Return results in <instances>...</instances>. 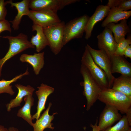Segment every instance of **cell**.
<instances>
[{
	"label": "cell",
	"instance_id": "16",
	"mask_svg": "<svg viewBox=\"0 0 131 131\" xmlns=\"http://www.w3.org/2000/svg\"><path fill=\"white\" fill-rule=\"evenodd\" d=\"M44 52L34 53L33 55L24 54L20 56V60L22 62H26L30 64L35 74L38 75L44 64Z\"/></svg>",
	"mask_w": 131,
	"mask_h": 131
},
{
	"label": "cell",
	"instance_id": "14",
	"mask_svg": "<svg viewBox=\"0 0 131 131\" xmlns=\"http://www.w3.org/2000/svg\"><path fill=\"white\" fill-rule=\"evenodd\" d=\"M111 72L120 73L122 75L131 77V64L124 56L113 55L110 57Z\"/></svg>",
	"mask_w": 131,
	"mask_h": 131
},
{
	"label": "cell",
	"instance_id": "30",
	"mask_svg": "<svg viewBox=\"0 0 131 131\" xmlns=\"http://www.w3.org/2000/svg\"><path fill=\"white\" fill-rule=\"evenodd\" d=\"M123 56L126 57H128L131 59V45H129L125 49Z\"/></svg>",
	"mask_w": 131,
	"mask_h": 131
},
{
	"label": "cell",
	"instance_id": "15",
	"mask_svg": "<svg viewBox=\"0 0 131 131\" xmlns=\"http://www.w3.org/2000/svg\"><path fill=\"white\" fill-rule=\"evenodd\" d=\"M30 0H23L20 2H14L12 0L5 1L6 4H9L11 7H15L17 11V15L14 19L9 21L12 24V27L14 30H17L22 17L24 15L28 16L30 10L29 3Z\"/></svg>",
	"mask_w": 131,
	"mask_h": 131
},
{
	"label": "cell",
	"instance_id": "2",
	"mask_svg": "<svg viewBox=\"0 0 131 131\" xmlns=\"http://www.w3.org/2000/svg\"><path fill=\"white\" fill-rule=\"evenodd\" d=\"M0 37L8 39L9 46L4 56L0 59V75L3 65L8 60L28 48L35 47L28 41L27 36L22 33L16 36L7 35Z\"/></svg>",
	"mask_w": 131,
	"mask_h": 131
},
{
	"label": "cell",
	"instance_id": "8",
	"mask_svg": "<svg viewBox=\"0 0 131 131\" xmlns=\"http://www.w3.org/2000/svg\"><path fill=\"white\" fill-rule=\"evenodd\" d=\"M33 23L46 27L56 24L61 21L57 12L48 10H30L27 16Z\"/></svg>",
	"mask_w": 131,
	"mask_h": 131
},
{
	"label": "cell",
	"instance_id": "4",
	"mask_svg": "<svg viewBox=\"0 0 131 131\" xmlns=\"http://www.w3.org/2000/svg\"><path fill=\"white\" fill-rule=\"evenodd\" d=\"M81 64L85 66L102 90L108 88L107 76L105 72L95 62L86 46L82 57Z\"/></svg>",
	"mask_w": 131,
	"mask_h": 131
},
{
	"label": "cell",
	"instance_id": "12",
	"mask_svg": "<svg viewBox=\"0 0 131 131\" xmlns=\"http://www.w3.org/2000/svg\"><path fill=\"white\" fill-rule=\"evenodd\" d=\"M110 9V8L107 5H100L97 7L94 13L89 17L87 24L85 32L86 39L90 38L94 25L107 16Z\"/></svg>",
	"mask_w": 131,
	"mask_h": 131
},
{
	"label": "cell",
	"instance_id": "27",
	"mask_svg": "<svg viewBox=\"0 0 131 131\" xmlns=\"http://www.w3.org/2000/svg\"><path fill=\"white\" fill-rule=\"evenodd\" d=\"M131 44V36L127 37L117 43L116 49L113 55L116 56H123L127 47Z\"/></svg>",
	"mask_w": 131,
	"mask_h": 131
},
{
	"label": "cell",
	"instance_id": "17",
	"mask_svg": "<svg viewBox=\"0 0 131 131\" xmlns=\"http://www.w3.org/2000/svg\"><path fill=\"white\" fill-rule=\"evenodd\" d=\"M32 27V31H35L36 33L35 35L32 36L30 41L36 47V51L39 53L47 46H49V43L42 27L33 23Z\"/></svg>",
	"mask_w": 131,
	"mask_h": 131
},
{
	"label": "cell",
	"instance_id": "25",
	"mask_svg": "<svg viewBox=\"0 0 131 131\" xmlns=\"http://www.w3.org/2000/svg\"><path fill=\"white\" fill-rule=\"evenodd\" d=\"M110 8H116L127 11L131 8V0H109L107 5Z\"/></svg>",
	"mask_w": 131,
	"mask_h": 131
},
{
	"label": "cell",
	"instance_id": "28",
	"mask_svg": "<svg viewBox=\"0 0 131 131\" xmlns=\"http://www.w3.org/2000/svg\"><path fill=\"white\" fill-rule=\"evenodd\" d=\"M4 31H8L10 33L12 31L10 22L6 19L0 21V34Z\"/></svg>",
	"mask_w": 131,
	"mask_h": 131
},
{
	"label": "cell",
	"instance_id": "31",
	"mask_svg": "<svg viewBox=\"0 0 131 131\" xmlns=\"http://www.w3.org/2000/svg\"><path fill=\"white\" fill-rule=\"evenodd\" d=\"M126 115L128 121L130 126L131 125V107L127 111L126 113Z\"/></svg>",
	"mask_w": 131,
	"mask_h": 131
},
{
	"label": "cell",
	"instance_id": "10",
	"mask_svg": "<svg viewBox=\"0 0 131 131\" xmlns=\"http://www.w3.org/2000/svg\"><path fill=\"white\" fill-rule=\"evenodd\" d=\"M116 107L106 105L99 118L98 126L100 131L103 130L119 120L122 116Z\"/></svg>",
	"mask_w": 131,
	"mask_h": 131
},
{
	"label": "cell",
	"instance_id": "33",
	"mask_svg": "<svg viewBox=\"0 0 131 131\" xmlns=\"http://www.w3.org/2000/svg\"><path fill=\"white\" fill-rule=\"evenodd\" d=\"M0 131H9L8 129L4 126L0 125Z\"/></svg>",
	"mask_w": 131,
	"mask_h": 131
},
{
	"label": "cell",
	"instance_id": "7",
	"mask_svg": "<svg viewBox=\"0 0 131 131\" xmlns=\"http://www.w3.org/2000/svg\"><path fill=\"white\" fill-rule=\"evenodd\" d=\"M86 46L95 62L106 74L108 81V88H111L115 78L111 72L110 57L103 49H94L88 44Z\"/></svg>",
	"mask_w": 131,
	"mask_h": 131
},
{
	"label": "cell",
	"instance_id": "6",
	"mask_svg": "<svg viewBox=\"0 0 131 131\" xmlns=\"http://www.w3.org/2000/svg\"><path fill=\"white\" fill-rule=\"evenodd\" d=\"M89 18L87 15H85L65 24L63 42V46L73 39L82 37Z\"/></svg>",
	"mask_w": 131,
	"mask_h": 131
},
{
	"label": "cell",
	"instance_id": "13",
	"mask_svg": "<svg viewBox=\"0 0 131 131\" xmlns=\"http://www.w3.org/2000/svg\"><path fill=\"white\" fill-rule=\"evenodd\" d=\"M37 88L38 90L35 92L38 99L37 111L32 116V120L36 119L37 120L39 119L41 112L45 108V105L48 97L54 90L53 87L43 83Z\"/></svg>",
	"mask_w": 131,
	"mask_h": 131
},
{
	"label": "cell",
	"instance_id": "20",
	"mask_svg": "<svg viewBox=\"0 0 131 131\" xmlns=\"http://www.w3.org/2000/svg\"><path fill=\"white\" fill-rule=\"evenodd\" d=\"M106 27L113 33L115 40L117 43L125 39V35L130 31L126 19L123 20L120 23L116 24L113 23H109Z\"/></svg>",
	"mask_w": 131,
	"mask_h": 131
},
{
	"label": "cell",
	"instance_id": "19",
	"mask_svg": "<svg viewBox=\"0 0 131 131\" xmlns=\"http://www.w3.org/2000/svg\"><path fill=\"white\" fill-rule=\"evenodd\" d=\"M52 105V103L50 102L48 108L41 116L35 123H33L32 126L33 128V131H43L46 128L52 130L54 129V127L52 126L53 124L51 122L54 118V115L57 113H54L52 115H49V111Z\"/></svg>",
	"mask_w": 131,
	"mask_h": 131
},
{
	"label": "cell",
	"instance_id": "9",
	"mask_svg": "<svg viewBox=\"0 0 131 131\" xmlns=\"http://www.w3.org/2000/svg\"><path fill=\"white\" fill-rule=\"evenodd\" d=\"M79 0H31L29 8L33 10H48L57 12L65 6Z\"/></svg>",
	"mask_w": 131,
	"mask_h": 131
},
{
	"label": "cell",
	"instance_id": "21",
	"mask_svg": "<svg viewBox=\"0 0 131 131\" xmlns=\"http://www.w3.org/2000/svg\"><path fill=\"white\" fill-rule=\"evenodd\" d=\"M131 15V11H124L116 8L110 9L106 17L102 23L101 26L105 27L108 24L116 23L120 20L128 19Z\"/></svg>",
	"mask_w": 131,
	"mask_h": 131
},
{
	"label": "cell",
	"instance_id": "11",
	"mask_svg": "<svg viewBox=\"0 0 131 131\" xmlns=\"http://www.w3.org/2000/svg\"><path fill=\"white\" fill-rule=\"evenodd\" d=\"M97 38L98 48L104 50L110 57L114 54L117 44L112 32L105 27L103 31L98 35Z\"/></svg>",
	"mask_w": 131,
	"mask_h": 131
},
{
	"label": "cell",
	"instance_id": "32",
	"mask_svg": "<svg viewBox=\"0 0 131 131\" xmlns=\"http://www.w3.org/2000/svg\"><path fill=\"white\" fill-rule=\"evenodd\" d=\"M98 123V120L97 119L96 123L94 125H93L92 123L90 124V127L92 128V131H100L99 127L97 124Z\"/></svg>",
	"mask_w": 131,
	"mask_h": 131
},
{
	"label": "cell",
	"instance_id": "26",
	"mask_svg": "<svg viewBox=\"0 0 131 131\" xmlns=\"http://www.w3.org/2000/svg\"><path fill=\"white\" fill-rule=\"evenodd\" d=\"M126 115L122 116L118 122L114 126L101 131H126L130 127Z\"/></svg>",
	"mask_w": 131,
	"mask_h": 131
},
{
	"label": "cell",
	"instance_id": "34",
	"mask_svg": "<svg viewBox=\"0 0 131 131\" xmlns=\"http://www.w3.org/2000/svg\"><path fill=\"white\" fill-rule=\"evenodd\" d=\"M8 129L9 131H19L17 128L13 127H10Z\"/></svg>",
	"mask_w": 131,
	"mask_h": 131
},
{
	"label": "cell",
	"instance_id": "35",
	"mask_svg": "<svg viewBox=\"0 0 131 131\" xmlns=\"http://www.w3.org/2000/svg\"><path fill=\"white\" fill-rule=\"evenodd\" d=\"M126 131H131V127H130V128L128 130Z\"/></svg>",
	"mask_w": 131,
	"mask_h": 131
},
{
	"label": "cell",
	"instance_id": "29",
	"mask_svg": "<svg viewBox=\"0 0 131 131\" xmlns=\"http://www.w3.org/2000/svg\"><path fill=\"white\" fill-rule=\"evenodd\" d=\"M6 5L4 0H0V21L6 19L7 14Z\"/></svg>",
	"mask_w": 131,
	"mask_h": 131
},
{
	"label": "cell",
	"instance_id": "22",
	"mask_svg": "<svg viewBox=\"0 0 131 131\" xmlns=\"http://www.w3.org/2000/svg\"><path fill=\"white\" fill-rule=\"evenodd\" d=\"M111 88L123 93L131 99V77L121 75L115 78Z\"/></svg>",
	"mask_w": 131,
	"mask_h": 131
},
{
	"label": "cell",
	"instance_id": "24",
	"mask_svg": "<svg viewBox=\"0 0 131 131\" xmlns=\"http://www.w3.org/2000/svg\"><path fill=\"white\" fill-rule=\"evenodd\" d=\"M28 69L23 74L16 76L12 79L6 80L3 79L0 80V94L4 93H7L10 95H14L15 92L12 88V86L10 84L18 80L21 79L24 76L29 74Z\"/></svg>",
	"mask_w": 131,
	"mask_h": 131
},
{
	"label": "cell",
	"instance_id": "23",
	"mask_svg": "<svg viewBox=\"0 0 131 131\" xmlns=\"http://www.w3.org/2000/svg\"><path fill=\"white\" fill-rule=\"evenodd\" d=\"M33 95H29L24 98L25 103L23 106L18 110L17 114L18 116L21 117L32 126V115L31 113V107L33 105L34 99Z\"/></svg>",
	"mask_w": 131,
	"mask_h": 131
},
{
	"label": "cell",
	"instance_id": "18",
	"mask_svg": "<svg viewBox=\"0 0 131 131\" xmlns=\"http://www.w3.org/2000/svg\"><path fill=\"white\" fill-rule=\"evenodd\" d=\"M15 86L18 90V94L15 98L11 99L9 102L6 104L7 109L8 112L10 111L12 108L21 106L24 97L27 95H33L35 90L34 88L29 85L25 86L16 84Z\"/></svg>",
	"mask_w": 131,
	"mask_h": 131
},
{
	"label": "cell",
	"instance_id": "1",
	"mask_svg": "<svg viewBox=\"0 0 131 131\" xmlns=\"http://www.w3.org/2000/svg\"><path fill=\"white\" fill-rule=\"evenodd\" d=\"M98 100L106 105L116 107L122 114H125L131 107V99L123 93L111 88L102 90Z\"/></svg>",
	"mask_w": 131,
	"mask_h": 131
},
{
	"label": "cell",
	"instance_id": "3",
	"mask_svg": "<svg viewBox=\"0 0 131 131\" xmlns=\"http://www.w3.org/2000/svg\"><path fill=\"white\" fill-rule=\"evenodd\" d=\"M80 72L83 79L81 85L83 87V93L87 100L86 110L88 111L98 100L99 94L102 90L87 69L82 64L81 65Z\"/></svg>",
	"mask_w": 131,
	"mask_h": 131
},
{
	"label": "cell",
	"instance_id": "5",
	"mask_svg": "<svg viewBox=\"0 0 131 131\" xmlns=\"http://www.w3.org/2000/svg\"><path fill=\"white\" fill-rule=\"evenodd\" d=\"M65 24L64 21H61L55 24L43 27L49 46L55 55L58 54L64 46L63 42Z\"/></svg>",
	"mask_w": 131,
	"mask_h": 131
}]
</instances>
